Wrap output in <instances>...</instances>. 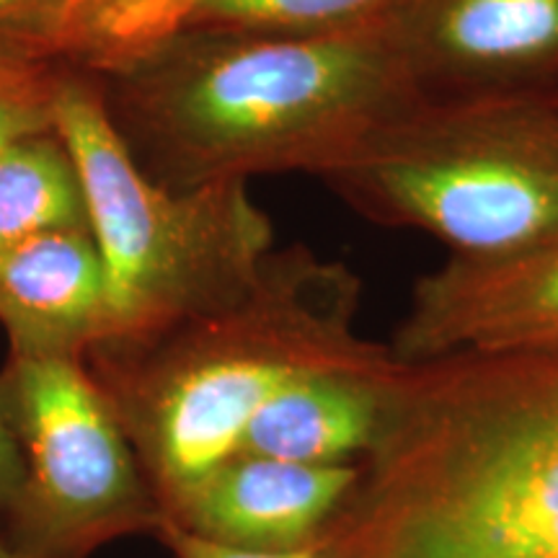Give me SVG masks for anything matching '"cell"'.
<instances>
[{"mask_svg":"<svg viewBox=\"0 0 558 558\" xmlns=\"http://www.w3.org/2000/svg\"><path fill=\"white\" fill-rule=\"evenodd\" d=\"M396 367L388 352L367 365L300 375L264 403L241 452L313 465L362 463L380 435Z\"/></svg>","mask_w":558,"mask_h":558,"instance_id":"obj_12","label":"cell"},{"mask_svg":"<svg viewBox=\"0 0 558 558\" xmlns=\"http://www.w3.org/2000/svg\"><path fill=\"white\" fill-rule=\"evenodd\" d=\"M21 481H24V460H21L16 437H13L3 409H0V530H3L13 505H16Z\"/></svg>","mask_w":558,"mask_h":558,"instance_id":"obj_17","label":"cell"},{"mask_svg":"<svg viewBox=\"0 0 558 558\" xmlns=\"http://www.w3.org/2000/svg\"><path fill=\"white\" fill-rule=\"evenodd\" d=\"M360 478V463L313 465L239 452L186 494L166 522L215 546L295 554L320 546Z\"/></svg>","mask_w":558,"mask_h":558,"instance_id":"obj_10","label":"cell"},{"mask_svg":"<svg viewBox=\"0 0 558 558\" xmlns=\"http://www.w3.org/2000/svg\"><path fill=\"white\" fill-rule=\"evenodd\" d=\"M101 81L135 163L169 190L288 171L320 179L418 99L383 21L316 34H190Z\"/></svg>","mask_w":558,"mask_h":558,"instance_id":"obj_2","label":"cell"},{"mask_svg":"<svg viewBox=\"0 0 558 558\" xmlns=\"http://www.w3.org/2000/svg\"><path fill=\"white\" fill-rule=\"evenodd\" d=\"M388 347L399 362L558 352V233L505 256H448L414 282Z\"/></svg>","mask_w":558,"mask_h":558,"instance_id":"obj_8","label":"cell"},{"mask_svg":"<svg viewBox=\"0 0 558 558\" xmlns=\"http://www.w3.org/2000/svg\"><path fill=\"white\" fill-rule=\"evenodd\" d=\"M324 558H558V352L399 362Z\"/></svg>","mask_w":558,"mask_h":558,"instance_id":"obj_1","label":"cell"},{"mask_svg":"<svg viewBox=\"0 0 558 558\" xmlns=\"http://www.w3.org/2000/svg\"><path fill=\"white\" fill-rule=\"evenodd\" d=\"M0 326L21 357L83 360L107 344V277L88 226L0 248Z\"/></svg>","mask_w":558,"mask_h":558,"instance_id":"obj_11","label":"cell"},{"mask_svg":"<svg viewBox=\"0 0 558 558\" xmlns=\"http://www.w3.org/2000/svg\"><path fill=\"white\" fill-rule=\"evenodd\" d=\"M369 222L416 230L456 259L558 233V90L414 99L320 177Z\"/></svg>","mask_w":558,"mask_h":558,"instance_id":"obj_4","label":"cell"},{"mask_svg":"<svg viewBox=\"0 0 558 558\" xmlns=\"http://www.w3.org/2000/svg\"><path fill=\"white\" fill-rule=\"evenodd\" d=\"M83 226L81 179L58 132L24 140L0 156V248Z\"/></svg>","mask_w":558,"mask_h":558,"instance_id":"obj_13","label":"cell"},{"mask_svg":"<svg viewBox=\"0 0 558 558\" xmlns=\"http://www.w3.org/2000/svg\"><path fill=\"white\" fill-rule=\"evenodd\" d=\"M0 558H34V556L24 554V550H19V548H13L9 541L0 538Z\"/></svg>","mask_w":558,"mask_h":558,"instance_id":"obj_18","label":"cell"},{"mask_svg":"<svg viewBox=\"0 0 558 558\" xmlns=\"http://www.w3.org/2000/svg\"><path fill=\"white\" fill-rule=\"evenodd\" d=\"M360 303L362 279L347 264L292 246L271 251L256 282L226 308L83 357L163 518L239 456L248 424L279 388L386 357L388 344L357 331Z\"/></svg>","mask_w":558,"mask_h":558,"instance_id":"obj_3","label":"cell"},{"mask_svg":"<svg viewBox=\"0 0 558 558\" xmlns=\"http://www.w3.org/2000/svg\"><path fill=\"white\" fill-rule=\"evenodd\" d=\"M0 409L24 460L0 538L34 558H90L109 543L156 538L163 509L86 360L11 354Z\"/></svg>","mask_w":558,"mask_h":558,"instance_id":"obj_6","label":"cell"},{"mask_svg":"<svg viewBox=\"0 0 558 558\" xmlns=\"http://www.w3.org/2000/svg\"><path fill=\"white\" fill-rule=\"evenodd\" d=\"M383 29L422 99L558 90V0H396Z\"/></svg>","mask_w":558,"mask_h":558,"instance_id":"obj_7","label":"cell"},{"mask_svg":"<svg viewBox=\"0 0 558 558\" xmlns=\"http://www.w3.org/2000/svg\"><path fill=\"white\" fill-rule=\"evenodd\" d=\"M156 541L169 550L171 558H324L320 556V546L295 550V554H248V550L222 548L215 546V543L194 538V535L169 525V522L160 525Z\"/></svg>","mask_w":558,"mask_h":558,"instance_id":"obj_16","label":"cell"},{"mask_svg":"<svg viewBox=\"0 0 558 558\" xmlns=\"http://www.w3.org/2000/svg\"><path fill=\"white\" fill-rule=\"evenodd\" d=\"M58 137L78 171L107 277L109 339L101 347L135 344L226 308L256 282L275 230L248 184H156L132 158L94 78L70 68L58 96Z\"/></svg>","mask_w":558,"mask_h":558,"instance_id":"obj_5","label":"cell"},{"mask_svg":"<svg viewBox=\"0 0 558 558\" xmlns=\"http://www.w3.org/2000/svg\"><path fill=\"white\" fill-rule=\"evenodd\" d=\"M65 65L0 54V156L24 140L58 132V96Z\"/></svg>","mask_w":558,"mask_h":558,"instance_id":"obj_14","label":"cell"},{"mask_svg":"<svg viewBox=\"0 0 558 558\" xmlns=\"http://www.w3.org/2000/svg\"><path fill=\"white\" fill-rule=\"evenodd\" d=\"M396 0H68L52 58L90 78L117 75L205 32L316 34L378 24Z\"/></svg>","mask_w":558,"mask_h":558,"instance_id":"obj_9","label":"cell"},{"mask_svg":"<svg viewBox=\"0 0 558 558\" xmlns=\"http://www.w3.org/2000/svg\"><path fill=\"white\" fill-rule=\"evenodd\" d=\"M65 3L68 0H0V54L54 60L52 34Z\"/></svg>","mask_w":558,"mask_h":558,"instance_id":"obj_15","label":"cell"}]
</instances>
